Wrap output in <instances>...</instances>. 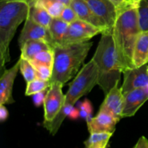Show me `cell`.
<instances>
[{
  "label": "cell",
  "instance_id": "cell-4",
  "mask_svg": "<svg viewBox=\"0 0 148 148\" xmlns=\"http://www.w3.org/2000/svg\"><path fill=\"white\" fill-rule=\"evenodd\" d=\"M92 59L99 70L98 85L106 95L116 84L119 82L122 73L116 53L112 30L101 33V38Z\"/></svg>",
  "mask_w": 148,
  "mask_h": 148
},
{
  "label": "cell",
  "instance_id": "cell-15",
  "mask_svg": "<svg viewBox=\"0 0 148 148\" xmlns=\"http://www.w3.org/2000/svg\"><path fill=\"white\" fill-rule=\"evenodd\" d=\"M119 121L120 120L108 113L99 111L95 117H92L86 122L90 134L114 133L116 130V126Z\"/></svg>",
  "mask_w": 148,
  "mask_h": 148
},
{
  "label": "cell",
  "instance_id": "cell-20",
  "mask_svg": "<svg viewBox=\"0 0 148 148\" xmlns=\"http://www.w3.org/2000/svg\"><path fill=\"white\" fill-rule=\"evenodd\" d=\"M75 107L72 105H64L63 108L58 114L56 118L52 121L49 123H43V127L49 132L51 135H55L59 131L61 125L63 123L66 117H69Z\"/></svg>",
  "mask_w": 148,
  "mask_h": 148
},
{
  "label": "cell",
  "instance_id": "cell-31",
  "mask_svg": "<svg viewBox=\"0 0 148 148\" xmlns=\"http://www.w3.org/2000/svg\"><path fill=\"white\" fill-rule=\"evenodd\" d=\"M110 1L116 7L117 11L122 10V9L125 8V7L131 5L134 3L140 2V0H135V1H131V0H110Z\"/></svg>",
  "mask_w": 148,
  "mask_h": 148
},
{
  "label": "cell",
  "instance_id": "cell-36",
  "mask_svg": "<svg viewBox=\"0 0 148 148\" xmlns=\"http://www.w3.org/2000/svg\"><path fill=\"white\" fill-rule=\"evenodd\" d=\"M131 1H135V0H131Z\"/></svg>",
  "mask_w": 148,
  "mask_h": 148
},
{
  "label": "cell",
  "instance_id": "cell-25",
  "mask_svg": "<svg viewBox=\"0 0 148 148\" xmlns=\"http://www.w3.org/2000/svg\"><path fill=\"white\" fill-rule=\"evenodd\" d=\"M51 86L50 81L43 80V79L36 78L33 80L27 82L25 90V95L30 96L34 94L47 89Z\"/></svg>",
  "mask_w": 148,
  "mask_h": 148
},
{
  "label": "cell",
  "instance_id": "cell-16",
  "mask_svg": "<svg viewBox=\"0 0 148 148\" xmlns=\"http://www.w3.org/2000/svg\"><path fill=\"white\" fill-rule=\"evenodd\" d=\"M134 68L148 64V30H142L136 40L132 56Z\"/></svg>",
  "mask_w": 148,
  "mask_h": 148
},
{
  "label": "cell",
  "instance_id": "cell-14",
  "mask_svg": "<svg viewBox=\"0 0 148 148\" xmlns=\"http://www.w3.org/2000/svg\"><path fill=\"white\" fill-rule=\"evenodd\" d=\"M69 6L75 10L79 20L101 29L102 33L108 30H112L108 27L105 22L103 21L94 13L84 0H72Z\"/></svg>",
  "mask_w": 148,
  "mask_h": 148
},
{
  "label": "cell",
  "instance_id": "cell-19",
  "mask_svg": "<svg viewBox=\"0 0 148 148\" xmlns=\"http://www.w3.org/2000/svg\"><path fill=\"white\" fill-rule=\"evenodd\" d=\"M27 18L30 19L35 23L49 28L53 17L41 6L33 4L30 6Z\"/></svg>",
  "mask_w": 148,
  "mask_h": 148
},
{
  "label": "cell",
  "instance_id": "cell-2",
  "mask_svg": "<svg viewBox=\"0 0 148 148\" xmlns=\"http://www.w3.org/2000/svg\"><path fill=\"white\" fill-rule=\"evenodd\" d=\"M30 5L25 0H0V70L10 61V45L17 27L27 18Z\"/></svg>",
  "mask_w": 148,
  "mask_h": 148
},
{
  "label": "cell",
  "instance_id": "cell-26",
  "mask_svg": "<svg viewBox=\"0 0 148 148\" xmlns=\"http://www.w3.org/2000/svg\"><path fill=\"white\" fill-rule=\"evenodd\" d=\"M139 20L142 30H148V0H140Z\"/></svg>",
  "mask_w": 148,
  "mask_h": 148
},
{
  "label": "cell",
  "instance_id": "cell-34",
  "mask_svg": "<svg viewBox=\"0 0 148 148\" xmlns=\"http://www.w3.org/2000/svg\"><path fill=\"white\" fill-rule=\"evenodd\" d=\"M36 1H37V0H36ZM55 1H59V2L63 3V4H64L66 6H69L70 5V3L71 1H72V0H55Z\"/></svg>",
  "mask_w": 148,
  "mask_h": 148
},
{
  "label": "cell",
  "instance_id": "cell-11",
  "mask_svg": "<svg viewBox=\"0 0 148 148\" xmlns=\"http://www.w3.org/2000/svg\"><path fill=\"white\" fill-rule=\"evenodd\" d=\"M124 107L122 118L132 117L148 100V86L137 88L124 93Z\"/></svg>",
  "mask_w": 148,
  "mask_h": 148
},
{
  "label": "cell",
  "instance_id": "cell-7",
  "mask_svg": "<svg viewBox=\"0 0 148 148\" xmlns=\"http://www.w3.org/2000/svg\"><path fill=\"white\" fill-rule=\"evenodd\" d=\"M63 86L64 85L59 82L51 83L43 103V123H49L53 121L63 108L65 102V95L62 92Z\"/></svg>",
  "mask_w": 148,
  "mask_h": 148
},
{
  "label": "cell",
  "instance_id": "cell-5",
  "mask_svg": "<svg viewBox=\"0 0 148 148\" xmlns=\"http://www.w3.org/2000/svg\"><path fill=\"white\" fill-rule=\"evenodd\" d=\"M99 70L92 59L84 65L69 84V89L65 94L64 105H72L84 95L89 93L98 85Z\"/></svg>",
  "mask_w": 148,
  "mask_h": 148
},
{
  "label": "cell",
  "instance_id": "cell-8",
  "mask_svg": "<svg viewBox=\"0 0 148 148\" xmlns=\"http://www.w3.org/2000/svg\"><path fill=\"white\" fill-rule=\"evenodd\" d=\"M29 40H42L53 48V42L48 27L35 23L30 19L25 20V25L18 38V45L21 49Z\"/></svg>",
  "mask_w": 148,
  "mask_h": 148
},
{
  "label": "cell",
  "instance_id": "cell-9",
  "mask_svg": "<svg viewBox=\"0 0 148 148\" xmlns=\"http://www.w3.org/2000/svg\"><path fill=\"white\" fill-rule=\"evenodd\" d=\"M124 107V95L122 88L119 87V82L116 84L106 95L103 102L99 111L108 113L115 118L122 119V112Z\"/></svg>",
  "mask_w": 148,
  "mask_h": 148
},
{
  "label": "cell",
  "instance_id": "cell-10",
  "mask_svg": "<svg viewBox=\"0 0 148 148\" xmlns=\"http://www.w3.org/2000/svg\"><path fill=\"white\" fill-rule=\"evenodd\" d=\"M20 59L9 69H4L0 78V105L14 103L12 97L13 85L20 69Z\"/></svg>",
  "mask_w": 148,
  "mask_h": 148
},
{
  "label": "cell",
  "instance_id": "cell-35",
  "mask_svg": "<svg viewBox=\"0 0 148 148\" xmlns=\"http://www.w3.org/2000/svg\"><path fill=\"white\" fill-rule=\"evenodd\" d=\"M147 74H148V66H147Z\"/></svg>",
  "mask_w": 148,
  "mask_h": 148
},
{
  "label": "cell",
  "instance_id": "cell-13",
  "mask_svg": "<svg viewBox=\"0 0 148 148\" xmlns=\"http://www.w3.org/2000/svg\"><path fill=\"white\" fill-rule=\"evenodd\" d=\"M91 10L111 30H113L117 16V10L110 0H84Z\"/></svg>",
  "mask_w": 148,
  "mask_h": 148
},
{
  "label": "cell",
  "instance_id": "cell-27",
  "mask_svg": "<svg viewBox=\"0 0 148 148\" xmlns=\"http://www.w3.org/2000/svg\"><path fill=\"white\" fill-rule=\"evenodd\" d=\"M79 116L81 118L86 120V121H89L92 117V106L90 101L88 99H85L82 102L79 104Z\"/></svg>",
  "mask_w": 148,
  "mask_h": 148
},
{
  "label": "cell",
  "instance_id": "cell-1",
  "mask_svg": "<svg viewBox=\"0 0 148 148\" xmlns=\"http://www.w3.org/2000/svg\"><path fill=\"white\" fill-rule=\"evenodd\" d=\"M139 3H134L117 11L112 30L117 59L122 73L134 68L132 56L136 40L142 30L139 20Z\"/></svg>",
  "mask_w": 148,
  "mask_h": 148
},
{
  "label": "cell",
  "instance_id": "cell-32",
  "mask_svg": "<svg viewBox=\"0 0 148 148\" xmlns=\"http://www.w3.org/2000/svg\"><path fill=\"white\" fill-rule=\"evenodd\" d=\"M133 148H148V140L145 137L143 136L139 139Z\"/></svg>",
  "mask_w": 148,
  "mask_h": 148
},
{
  "label": "cell",
  "instance_id": "cell-21",
  "mask_svg": "<svg viewBox=\"0 0 148 148\" xmlns=\"http://www.w3.org/2000/svg\"><path fill=\"white\" fill-rule=\"evenodd\" d=\"M114 133H92L84 142L85 148H107Z\"/></svg>",
  "mask_w": 148,
  "mask_h": 148
},
{
  "label": "cell",
  "instance_id": "cell-17",
  "mask_svg": "<svg viewBox=\"0 0 148 148\" xmlns=\"http://www.w3.org/2000/svg\"><path fill=\"white\" fill-rule=\"evenodd\" d=\"M53 48L46 41L42 40H29L20 49L21 57L31 61L38 53L43 51L50 50Z\"/></svg>",
  "mask_w": 148,
  "mask_h": 148
},
{
  "label": "cell",
  "instance_id": "cell-28",
  "mask_svg": "<svg viewBox=\"0 0 148 148\" xmlns=\"http://www.w3.org/2000/svg\"><path fill=\"white\" fill-rule=\"evenodd\" d=\"M34 66V65H33ZM37 78L43 80L51 81L53 72V68L46 65H35Z\"/></svg>",
  "mask_w": 148,
  "mask_h": 148
},
{
  "label": "cell",
  "instance_id": "cell-23",
  "mask_svg": "<svg viewBox=\"0 0 148 148\" xmlns=\"http://www.w3.org/2000/svg\"><path fill=\"white\" fill-rule=\"evenodd\" d=\"M33 65H46L53 68L54 63V52L53 49L43 51L38 53L31 61Z\"/></svg>",
  "mask_w": 148,
  "mask_h": 148
},
{
  "label": "cell",
  "instance_id": "cell-30",
  "mask_svg": "<svg viewBox=\"0 0 148 148\" xmlns=\"http://www.w3.org/2000/svg\"><path fill=\"white\" fill-rule=\"evenodd\" d=\"M49 88L44 90L43 91H40V92H38V93L34 94L33 95V101L34 105L36 107H39L44 103L45 98L46 96V94H47L48 90H49Z\"/></svg>",
  "mask_w": 148,
  "mask_h": 148
},
{
  "label": "cell",
  "instance_id": "cell-3",
  "mask_svg": "<svg viewBox=\"0 0 148 148\" xmlns=\"http://www.w3.org/2000/svg\"><path fill=\"white\" fill-rule=\"evenodd\" d=\"M93 43L91 41L53 48L54 63L51 83L59 82L64 85L79 72Z\"/></svg>",
  "mask_w": 148,
  "mask_h": 148
},
{
  "label": "cell",
  "instance_id": "cell-29",
  "mask_svg": "<svg viewBox=\"0 0 148 148\" xmlns=\"http://www.w3.org/2000/svg\"><path fill=\"white\" fill-rule=\"evenodd\" d=\"M61 18L65 22L68 23L69 24H71L73 22L76 21L78 19V16L77 13L75 12V10L70 7V6H66L65 8L64 9L62 14L60 16Z\"/></svg>",
  "mask_w": 148,
  "mask_h": 148
},
{
  "label": "cell",
  "instance_id": "cell-6",
  "mask_svg": "<svg viewBox=\"0 0 148 148\" xmlns=\"http://www.w3.org/2000/svg\"><path fill=\"white\" fill-rule=\"evenodd\" d=\"M99 33H102L101 29L78 19L69 24V28L61 45H71L88 42Z\"/></svg>",
  "mask_w": 148,
  "mask_h": 148
},
{
  "label": "cell",
  "instance_id": "cell-24",
  "mask_svg": "<svg viewBox=\"0 0 148 148\" xmlns=\"http://www.w3.org/2000/svg\"><path fill=\"white\" fill-rule=\"evenodd\" d=\"M19 59H20V72H21L22 75L24 77L25 82L27 83V82H30V81L33 80L36 78H37V77H36V69H35L33 64L29 60L24 59V58L21 57V56H20V58Z\"/></svg>",
  "mask_w": 148,
  "mask_h": 148
},
{
  "label": "cell",
  "instance_id": "cell-12",
  "mask_svg": "<svg viewBox=\"0 0 148 148\" xmlns=\"http://www.w3.org/2000/svg\"><path fill=\"white\" fill-rule=\"evenodd\" d=\"M148 64L138 68L127 69L123 72L122 90L124 93L137 88L148 86V74L147 72Z\"/></svg>",
  "mask_w": 148,
  "mask_h": 148
},
{
  "label": "cell",
  "instance_id": "cell-22",
  "mask_svg": "<svg viewBox=\"0 0 148 148\" xmlns=\"http://www.w3.org/2000/svg\"><path fill=\"white\" fill-rule=\"evenodd\" d=\"M33 4H38V5L41 6L49 13V14L53 18L60 17L64 9L66 7L64 4L55 1V0H37Z\"/></svg>",
  "mask_w": 148,
  "mask_h": 148
},
{
  "label": "cell",
  "instance_id": "cell-33",
  "mask_svg": "<svg viewBox=\"0 0 148 148\" xmlns=\"http://www.w3.org/2000/svg\"><path fill=\"white\" fill-rule=\"evenodd\" d=\"M9 117V112L5 105H0V121H5Z\"/></svg>",
  "mask_w": 148,
  "mask_h": 148
},
{
  "label": "cell",
  "instance_id": "cell-18",
  "mask_svg": "<svg viewBox=\"0 0 148 148\" xmlns=\"http://www.w3.org/2000/svg\"><path fill=\"white\" fill-rule=\"evenodd\" d=\"M69 24L61 17L52 18L49 29L53 42V47L62 44V40L67 32Z\"/></svg>",
  "mask_w": 148,
  "mask_h": 148
}]
</instances>
